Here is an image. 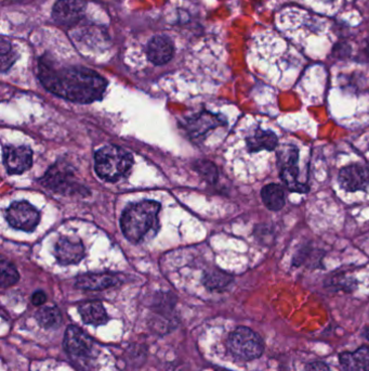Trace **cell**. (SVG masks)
I'll return each mask as SVG.
<instances>
[{
	"mask_svg": "<svg viewBox=\"0 0 369 371\" xmlns=\"http://www.w3.org/2000/svg\"><path fill=\"white\" fill-rule=\"evenodd\" d=\"M86 0H59L53 9V18L60 25H74L86 10Z\"/></svg>",
	"mask_w": 369,
	"mask_h": 371,
	"instance_id": "cell-6",
	"label": "cell"
},
{
	"mask_svg": "<svg viewBox=\"0 0 369 371\" xmlns=\"http://www.w3.org/2000/svg\"><path fill=\"white\" fill-rule=\"evenodd\" d=\"M249 151L259 152L262 150L272 151L279 144L277 135L273 132H265V130H257L255 134L246 139Z\"/></svg>",
	"mask_w": 369,
	"mask_h": 371,
	"instance_id": "cell-16",
	"label": "cell"
},
{
	"mask_svg": "<svg viewBox=\"0 0 369 371\" xmlns=\"http://www.w3.org/2000/svg\"><path fill=\"white\" fill-rule=\"evenodd\" d=\"M160 204L155 201H142L125 208L120 226L129 241L138 243L156 228Z\"/></svg>",
	"mask_w": 369,
	"mask_h": 371,
	"instance_id": "cell-2",
	"label": "cell"
},
{
	"mask_svg": "<svg viewBox=\"0 0 369 371\" xmlns=\"http://www.w3.org/2000/svg\"><path fill=\"white\" fill-rule=\"evenodd\" d=\"M132 164V156L116 146L101 148L95 156V172L106 182H117L126 176Z\"/></svg>",
	"mask_w": 369,
	"mask_h": 371,
	"instance_id": "cell-3",
	"label": "cell"
},
{
	"mask_svg": "<svg viewBox=\"0 0 369 371\" xmlns=\"http://www.w3.org/2000/svg\"><path fill=\"white\" fill-rule=\"evenodd\" d=\"M340 364L344 371H369V347L343 353L340 355Z\"/></svg>",
	"mask_w": 369,
	"mask_h": 371,
	"instance_id": "cell-14",
	"label": "cell"
},
{
	"mask_svg": "<svg viewBox=\"0 0 369 371\" xmlns=\"http://www.w3.org/2000/svg\"><path fill=\"white\" fill-rule=\"evenodd\" d=\"M46 301H47V297H46V293L43 291H36L32 297V302L36 306H41L43 303H46Z\"/></svg>",
	"mask_w": 369,
	"mask_h": 371,
	"instance_id": "cell-26",
	"label": "cell"
},
{
	"mask_svg": "<svg viewBox=\"0 0 369 371\" xmlns=\"http://www.w3.org/2000/svg\"><path fill=\"white\" fill-rule=\"evenodd\" d=\"M39 212L29 202H15L8 208V223L15 229L33 231L39 225Z\"/></svg>",
	"mask_w": 369,
	"mask_h": 371,
	"instance_id": "cell-5",
	"label": "cell"
},
{
	"mask_svg": "<svg viewBox=\"0 0 369 371\" xmlns=\"http://www.w3.org/2000/svg\"><path fill=\"white\" fill-rule=\"evenodd\" d=\"M63 344H64L65 351L71 356L85 357L90 355L93 341L81 329L75 326H69L65 331Z\"/></svg>",
	"mask_w": 369,
	"mask_h": 371,
	"instance_id": "cell-9",
	"label": "cell"
},
{
	"mask_svg": "<svg viewBox=\"0 0 369 371\" xmlns=\"http://www.w3.org/2000/svg\"><path fill=\"white\" fill-rule=\"evenodd\" d=\"M365 337H366L367 340L369 341V329H366V331H365Z\"/></svg>",
	"mask_w": 369,
	"mask_h": 371,
	"instance_id": "cell-28",
	"label": "cell"
},
{
	"mask_svg": "<svg viewBox=\"0 0 369 371\" xmlns=\"http://www.w3.org/2000/svg\"><path fill=\"white\" fill-rule=\"evenodd\" d=\"M0 50H1V71L6 72L15 63L17 55L11 50L10 43L5 41L1 43Z\"/></svg>",
	"mask_w": 369,
	"mask_h": 371,
	"instance_id": "cell-25",
	"label": "cell"
},
{
	"mask_svg": "<svg viewBox=\"0 0 369 371\" xmlns=\"http://www.w3.org/2000/svg\"><path fill=\"white\" fill-rule=\"evenodd\" d=\"M35 318L45 329H57L62 323V316L57 307H41L36 313Z\"/></svg>",
	"mask_w": 369,
	"mask_h": 371,
	"instance_id": "cell-18",
	"label": "cell"
},
{
	"mask_svg": "<svg viewBox=\"0 0 369 371\" xmlns=\"http://www.w3.org/2000/svg\"><path fill=\"white\" fill-rule=\"evenodd\" d=\"M219 124H221V121L217 116L209 114V113H205V114L200 115V116L190 121L188 128L193 134L202 135Z\"/></svg>",
	"mask_w": 369,
	"mask_h": 371,
	"instance_id": "cell-20",
	"label": "cell"
},
{
	"mask_svg": "<svg viewBox=\"0 0 369 371\" xmlns=\"http://www.w3.org/2000/svg\"><path fill=\"white\" fill-rule=\"evenodd\" d=\"M41 84L53 94L78 103L100 100L106 89V81L98 73L85 67H57L41 59L39 65Z\"/></svg>",
	"mask_w": 369,
	"mask_h": 371,
	"instance_id": "cell-1",
	"label": "cell"
},
{
	"mask_svg": "<svg viewBox=\"0 0 369 371\" xmlns=\"http://www.w3.org/2000/svg\"><path fill=\"white\" fill-rule=\"evenodd\" d=\"M4 163L9 174H22L31 168L33 152L29 147H6L4 150Z\"/></svg>",
	"mask_w": 369,
	"mask_h": 371,
	"instance_id": "cell-8",
	"label": "cell"
},
{
	"mask_svg": "<svg viewBox=\"0 0 369 371\" xmlns=\"http://www.w3.org/2000/svg\"><path fill=\"white\" fill-rule=\"evenodd\" d=\"M71 174L69 170H64L62 166H53L51 170L47 173V175L43 178V182L46 187L51 188L55 191H65L71 189V187H76V184L71 182Z\"/></svg>",
	"mask_w": 369,
	"mask_h": 371,
	"instance_id": "cell-15",
	"label": "cell"
},
{
	"mask_svg": "<svg viewBox=\"0 0 369 371\" xmlns=\"http://www.w3.org/2000/svg\"><path fill=\"white\" fill-rule=\"evenodd\" d=\"M368 160H369V156H368Z\"/></svg>",
	"mask_w": 369,
	"mask_h": 371,
	"instance_id": "cell-29",
	"label": "cell"
},
{
	"mask_svg": "<svg viewBox=\"0 0 369 371\" xmlns=\"http://www.w3.org/2000/svg\"><path fill=\"white\" fill-rule=\"evenodd\" d=\"M118 283V278L111 274H87L79 276L76 287L83 290H104Z\"/></svg>",
	"mask_w": 369,
	"mask_h": 371,
	"instance_id": "cell-12",
	"label": "cell"
},
{
	"mask_svg": "<svg viewBox=\"0 0 369 371\" xmlns=\"http://www.w3.org/2000/svg\"><path fill=\"white\" fill-rule=\"evenodd\" d=\"M79 315L83 323L92 326H102L109 321L106 311L102 303L98 301L85 302L78 306Z\"/></svg>",
	"mask_w": 369,
	"mask_h": 371,
	"instance_id": "cell-13",
	"label": "cell"
},
{
	"mask_svg": "<svg viewBox=\"0 0 369 371\" xmlns=\"http://www.w3.org/2000/svg\"><path fill=\"white\" fill-rule=\"evenodd\" d=\"M196 170L200 173V175L209 182H214L218 178V170L214 164L207 162V161H198L195 166Z\"/></svg>",
	"mask_w": 369,
	"mask_h": 371,
	"instance_id": "cell-24",
	"label": "cell"
},
{
	"mask_svg": "<svg viewBox=\"0 0 369 371\" xmlns=\"http://www.w3.org/2000/svg\"><path fill=\"white\" fill-rule=\"evenodd\" d=\"M262 201L269 210L277 212L285 205V194L283 188L277 184H269L261 190Z\"/></svg>",
	"mask_w": 369,
	"mask_h": 371,
	"instance_id": "cell-17",
	"label": "cell"
},
{
	"mask_svg": "<svg viewBox=\"0 0 369 371\" xmlns=\"http://www.w3.org/2000/svg\"><path fill=\"white\" fill-rule=\"evenodd\" d=\"M19 273L15 266L9 262L3 261L0 264V285L3 288H9L19 281Z\"/></svg>",
	"mask_w": 369,
	"mask_h": 371,
	"instance_id": "cell-22",
	"label": "cell"
},
{
	"mask_svg": "<svg viewBox=\"0 0 369 371\" xmlns=\"http://www.w3.org/2000/svg\"><path fill=\"white\" fill-rule=\"evenodd\" d=\"M83 253L85 250L81 242L69 238H61L55 248V257L62 265L79 263L83 257Z\"/></svg>",
	"mask_w": 369,
	"mask_h": 371,
	"instance_id": "cell-10",
	"label": "cell"
},
{
	"mask_svg": "<svg viewBox=\"0 0 369 371\" xmlns=\"http://www.w3.org/2000/svg\"><path fill=\"white\" fill-rule=\"evenodd\" d=\"M303 371H331L324 363L316 362L307 365Z\"/></svg>",
	"mask_w": 369,
	"mask_h": 371,
	"instance_id": "cell-27",
	"label": "cell"
},
{
	"mask_svg": "<svg viewBox=\"0 0 369 371\" xmlns=\"http://www.w3.org/2000/svg\"><path fill=\"white\" fill-rule=\"evenodd\" d=\"M229 347L232 354L242 360H253L263 353L261 338L246 327H239L230 335Z\"/></svg>",
	"mask_w": 369,
	"mask_h": 371,
	"instance_id": "cell-4",
	"label": "cell"
},
{
	"mask_svg": "<svg viewBox=\"0 0 369 371\" xmlns=\"http://www.w3.org/2000/svg\"><path fill=\"white\" fill-rule=\"evenodd\" d=\"M339 184L345 191H363L369 186V170L360 164H352L340 170Z\"/></svg>",
	"mask_w": 369,
	"mask_h": 371,
	"instance_id": "cell-7",
	"label": "cell"
},
{
	"mask_svg": "<svg viewBox=\"0 0 369 371\" xmlns=\"http://www.w3.org/2000/svg\"><path fill=\"white\" fill-rule=\"evenodd\" d=\"M281 178L291 191L305 194L309 191V184L299 180V170L297 166L281 170Z\"/></svg>",
	"mask_w": 369,
	"mask_h": 371,
	"instance_id": "cell-19",
	"label": "cell"
},
{
	"mask_svg": "<svg viewBox=\"0 0 369 371\" xmlns=\"http://www.w3.org/2000/svg\"><path fill=\"white\" fill-rule=\"evenodd\" d=\"M231 276L226 275L222 271H210L206 274L204 278V283L206 287L211 290L222 289L231 283Z\"/></svg>",
	"mask_w": 369,
	"mask_h": 371,
	"instance_id": "cell-23",
	"label": "cell"
},
{
	"mask_svg": "<svg viewBox=\"0 0 369 371\" xmlns=\"http://www.w3.org/2000/svg\"><path fill=\"white\" fill-rule=\"evenodd\" d=\"M298 158H299V151L295 147L291 146V144L283 146L277 152V166L281 170L293 168L297 164Z\"/></svg>",
	"mask_w": 369,
	"mask_h": 371,
	"instance_id": "cell-21",
	"label": "cell"
},
{
	"mask_svg": "<svg viewBox=\"0 0 369 371\" xmlns=\"http://www.w3.org/2000/svg\"><path fill=\"white\" fill-rule=\"evenodd\" d=\"M174 57V45L167 36L158 35L153 37L148 45V58L156 65H166Z\"/></svg>",
	"mask_w": 369,
	"mask_h": 371,
	"instance_id": "cell-11",
	"label": "cell"
}]
</instances>
